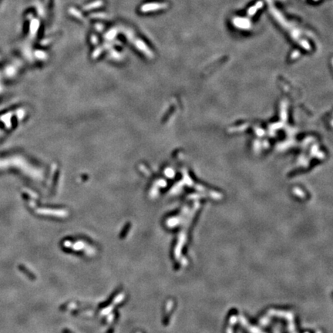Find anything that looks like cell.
I'll list each match as a JSON object with an SVG mask.
<instances>
[{
  "instance_id": "cell-1",
  "label": "cell",
  "mask_w": 333,
  "mask_h": 333,
  "mask_svg": "<svg viewBox=\"0 0 333 333\" xmlns=\"http://www.w3.org/2000/svg\"><path fill=\"white\" fill-rule=\"evenodd\" d=\"M18 268H19V270H20V271H22V272H23L24 275H26L27 277L29 278V279H30V280H35L36 279V276L34 275V274L32 273L31 271H29V269L27 268L25 265H19V266H18Z\"/></svg>"
}]
</instances>
